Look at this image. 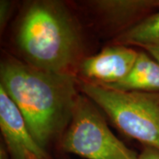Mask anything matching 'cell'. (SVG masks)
Wrapping results in <instances>:
<instances>
[{
  "mask_svg": "<svg viewBox=\"0 0 159 159\" xmlns=\"http://www.w3.org/2000/svg\"><path fill=\"white\" fill-rule=\"evenodd\" d=\"M113 44L127 47H159V11L112 40Z\"/></svg>",
  "mask_w": 159,
  "mask_h": 159,
  "instance_id": "9",
  "label": "cell"
},
{
  "mask_svg": "<svg viewBox=\"0 0 159 159\" xmlns=\"http://www.w3.org/2000/svg\"><path fill=\"white\" fill-rule=\"evenodd\" d=\"M0 129L10 159H53L33 139L19 108L2 87Z\"/></svg>",
  "mask_w": 159,
  "mask_h": 159,
  "instance_id": "7",
  "label": "cell"
},
{
  "mask_svg": "<svg viewBox=\"0 0 159 159\" xmlns=\"http://www.w3.org/2000/svg\"><path fill=\"white\" fill-rule=\"evenodd\" d=\"M62 154L86 159H138L111 132L97 105L83 93L75 102L70 123L56 144Z\"/></svg>",
  "mask_w": 159,
  "mask_h": 159,
  "instance_id": "4",
  "label": "cell"
},
{
  "mask_svg": "<svg viewBox=\"0 0 159 159\" xmlns=\"http://www.w3.org/2000/svg\"><path fill=\"white\" fill-rule=\"evenodd\" d=\"M0 83L38 144L47 151L56 146L72 116L80 94L78 78L40 70L5 54L0 63Z\"/></svg>",
  "mask_w": 159,
  "mask_h": 159,
  "instance_id": "1",
  "label": "cell"
},
{
  "mask_svg": "<svg viewBox=\"0 0 159 159\" xmlns=\"http://www.w3.org/2000/svg\"><path fill=\"white\" fill-rule=\"evenodd\" d=\"M79 85L119 132L159 151V92L115 90L80 80Z\"/></svg>",
  "mask_w": 159,
  "mask_h": 159,
  "instance_id": "3",
  "label": "cell"
},
{
  "mask_svg": "<svg viewBox=\"0 0 159 159\" xmlns=\"http://www.w3.org/2000/svg\"><path fill=\"white\" fill-rule=\"evenodd\" d=\"M138 159H159V151L150 147H144Z\"/></svg>",
  "mask_w": 159,
  "mask_h": 159,
  "instance_id": "11",
  "label": "cell"
},
{
  "mask_svg": "<svg viewBox=\"0 0 159 159\" xmlns=\"http://www.w3.org/2000/svg\"><path fill=\"white\" fill-rule=\"evenodd\" d=\"M14 40L21 61L48 72L77 77L85 57L79 23L61 1L36 0L25 4Z\"/></svg>",
  "mask_w": 159,
  "mask_h": 159,
  "instance_id": "2",
  "label": "cell"
},
{
  "mask_svg": "<svg viewBox=\"0 0 159 159\" xmlns=\"http://www.w3.org/2000/svg\"><path fill=\"white\" fill-rule=\"evenodd\" d=\"M58 159H70V158H69L68 157H66V156H61V158H58Z\"/></svg>",
  "mask_w": 159,
  "mask_h": 159,
  "instance_id": "14",
  "label": "cell"
},
{
  "mask_svg": "<svg viewBox=\"0 0 159 159\" xmlns=\"http://www.w3.org/2000/svg\"><path fill=\"white\" fill-rule=\"evenodd\" d=\"M85 4L114 38L159 11V0H91Z\"/></svg>",
  "mask_w": 159,
  "mask_h": 159,
  "instance_id": "6",
  "label": "cell"
},
{
  "mask_svg": "<svg viewBox=\"0 0 159 159\" xmlns=\"http://www.w3.org/2000/svg\"><path fill=\"white\" fill-rule=\"evenodd\" d=\"M14 9V2L8 0L0 1V30L1 33L5 30L9 19Z\"/></svg>",
  "mask_w": 159,
  "mask_h": 159,
  "instance_id": "10",
  "label": "cell"
},
{
  "mask_svg": "<svg viewBox=\"0 0 159 159\" xmlns=\"http://www.w3.org/2000/svg\"><path fill=\"white\" fill-rule=\"evenodd\" d=\"M0 159H10L8 152L4 142H2L0 144Z\"/></svg>",
  "mask_w": 159,
  "mask_h": 159,
  "instance_id": "13",
  "label": "cell"
},
{
  "mask_svg": "<svg viewBox=\"0 0 159 159\" xmlns=\"http://www.w3.org/2000/svg\"><path fill=\"white\" fill-rule=\"evenodd\" d=\"M157 62L159 63V47H147L143 48Z\"/></svg>",
  "mask_w": 159,
  "mask_h": 159,
  "instance_id": "12",
  "label": "cell"
},
{
  "mask_svg": "<svg viewBox=\"0 0 159 159\" xmlns=\"http://www.w3.org/2000/svg\"><path fill=\"white\" fill-rule=\"evenodd\" d=\"M139 52L130 47L111 43L97 55L83 60L77 71V78L99 85L118 83L130 72Z\"/></svg>",
  "mask_w": 159,
  "mask_h": 159,
  "instance_id": "5",
  "label": "cell"
},
{
  "mask_svg": "<svg viewBox=\"0 0 159 159\" xmlns=\"http://www.w3.org/2000/svg\"><path fill=\"white\" fill-rule=\"evenodd\" d=\"M102 86L119 91L159 92V63L148 53L140 51L134 67L124 79Z\"/></svg>",
  "mask_w": 159,
  "mask_h": 159,
  "instance_id": "8",
  "label": "cell"
}]
</instances>
